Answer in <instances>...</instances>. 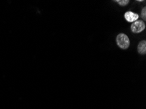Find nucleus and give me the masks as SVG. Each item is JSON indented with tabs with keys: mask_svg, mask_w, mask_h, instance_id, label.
Masks as SVG:
<instances>
[{
	"mask_svg": "<svg viewBox=\"0 0 146 109\" xmlns=\"http://www.w3.org/2000/svg\"><path fill=\"white\" fill-rule=\"evenodd\" d=\"M117 43L121 49H127L130 46V40L125 33H119L116 38Z\"/></svg>",
	"mask_w": 146,
	"mask_h": 109,
	"instance_id": "f257e3e1",
	"label": "nucleus"
},
{
	"mask_svg": "<svg viewBox=\"0 0 146 109\" xmlns=\"http://www.w3.org/2000/svg\"><path fill=\"white\" fill-rule=\"evenodd\" d=\"M145 28V23L141 20H136L132 23L131 26V31L134 33H139L144 30Z\"/></svg>",
	"mask_w": 146,
	"mask_h": 109,
	"instance_id": "f03ea898",
	"label": "nucleus"
},
{
	"mask_svg": "<svg viewBox=\"0 0 146 109\" xmlns=\"http://www.w3.org/2000/svg\"><path fill=\"white\" fill-rule=\"evenodd\" d=\"M125 18L129 22H136L138 19L139 15L131 11H128L125 14Z\"/></svg>",
	"mask_w": 146,
	"mask_h": 109,
	"instance_id": "7ed1b4c3",
	"label": "nucleus"
},
{
	"mask_svg": "<svg viewBox=\"0 0 146 109\" xmlns=\"http://www.w3.org/2000/svg\"><path fill=\"white\" fill-rule=\"evenodd\" d=\"M138 51L140 54H145L146 53V41H141L138 44Z\"/></svg>",
	"mask_w": 146,
	"mask_h": 109,
	"instance_id": "20e7f679",
	"label": "nucleus"
},
{
	"mask_svg": "<svg viewBox=\"0 0 146 109\" xmlns=\"http://www.w3.org/2000/svg\"><path fill=\"white\" fill-rule=\"evenodd\" d=\"M117 2L121 6H125L129 4V0H117Z\"/></svg>",
	"mask_w": 146,
	"mask_h": 109,
	"instance_id": "39448f33",
	"label": "nucleus"
},
{
	"mask_svg": "<svg viewBox=\"0 0 146 109\" xmlns=\"http://www.w3.org/2000/svg\"><path fill=\"white\" fill-rule=\"evenodd\" d=\"M141 17H142L143 19L145 20H146V7H143L142 11H141Z\"/></svg>",
	"mask_w": 146,
	"mask_h": 109,
	"instance_id": "423d86ee",
	"label": "nucleus"
}]
</instances>
